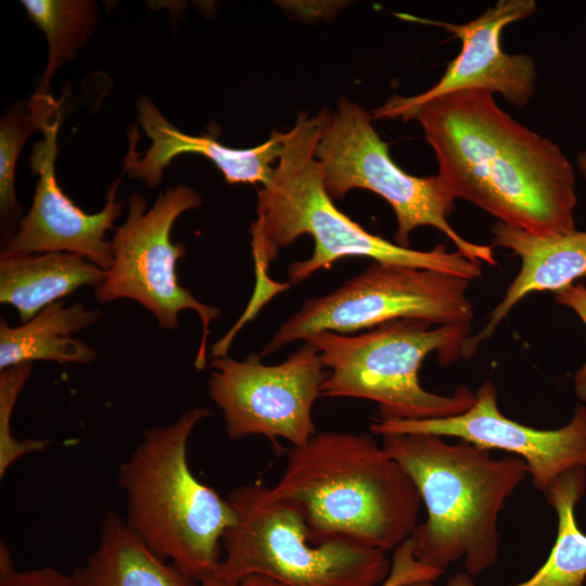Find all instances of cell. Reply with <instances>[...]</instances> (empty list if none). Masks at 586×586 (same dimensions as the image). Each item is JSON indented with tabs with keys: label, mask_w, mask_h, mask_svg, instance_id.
Here are the masks:
<instances>
[{
	"label": "cell",
	"mask_w": 586,
	"mask_h": 586,
	"mask_svg": "<svg viewBox=\"0 0 586 586\" xmlns=\"http://www.w3.org/2000/svg\"><path fill=\"white\" fill-rule=\"evenodd\" d=\"M433 149L455 199L498 221L550 235L576 230L575 166L549 138L519 123L484 90L433 99L408 117Z\"/></svg>",
	"instance_id": "cell-1"
},
{
	"label": "cell",
	"mask_w": 586,
	"mask_h": 586,
	"mask_svg": "<svg viewBox=\"0 0 586 586\" xmlns=\"http://www.w3.org/2000/svg\"><path fill=\"white\" fill-rule=\"evenodd\" d=\"M330 111L308 117L298 115L284 132L278 165L269 182L258 191L257 218L251 226L257 279L265 280L267 268L281 247L298 237L314 239V253L289 266L290 283L300 284L320 269H328L348 257L371 258L391 265L430 269L468 280L482 277V263L445 244L429 251L413 250L370 233L341 212L328 195L315 149Z\"/></svg>",
	"instance_id": "cell-2"
},
{
	"label": "cell",
	"mask_w": 586,
	"mask_h": 586,
	"mask_svg": "<svg viewBox=\"0 0 586 586\" xmlns=\"http://www.w3.org/2000/svg\"><path fill=\"white\" fill-rule=\"evenodd\" d=\"M272 487L302 509L315 544L346 537L387 552L419 524L416 485L370 434L317 432L292 446Z\"/></svg>",
	"instance_id": "cell-3"
},
{
	"label": "cell",
	"mask_w": 586,
	"mask_h": 586,
	"mask_svg": "<svg viewBox=\"0 0 586 586\" xmlns=\"http://www.w3.org/2000/svg\"><path fill=\"white\" fill-rule=\"evenodd\" d=\"M382 447L409 475L426 509L409 540L416 558L444 571L459 559L476 576L499 556V514L528 474L519 457L433 434H388Z\"/></svg>",
	"instance_id": "cell-4"
},
{
	"label": "cell",
	"mask_w": 586,
	"mask_h": 586,
	"mask_svg": "<svg viewBox=\"0 0 586 586\" xmlns=\"http://www.w3.org/2000/svg\"><path fill=\"white\" fill-rule=\"evenodd\" d=\"M211 415L206 407L194 408L168 425L144 430L117 477L130 530L198 582L216 571L222 537L237 520L228 499L200 482L188 461L190 435Z\"/></svg>",
	"instance_id": "cell-5"
},
{
	"label": "cell",
	"mask_w": 586,
	"mask_h": 586,
	"mask_svg": "<svg viewBox=\"0 0 586 586\" xmlns=\"http://www.w3.org/2000/svg\"><path fill=\"white\" fill-rule=\"evenodd\" d=\"M432 323L416 318L382 323L367 332L349 335L321 331L304 342L319 352L330 373L320 396L373 400L382 420H425L467 411L475 393L459 386L450 395L426 391L418 372L424 358L436 352L442 365L463 356L471 324Z\"/></svg>",
	"instance_id": "cell-6"
},
{
	"label": "cell",
	"mask_w": 586,
	"mask_h": 586,
	"mask_svg": "<svg viewBox=\"0 0 586 586\" xmlns=\"http://www.w3.org/2000/svg\"><path fill=\"white\" fill-rule=\"evenodd\" d=\"M227 499L237 520L213 573L221 579L260 575L283 586H380L391 571L386 552L353 539L313 543L302 509L273 487L240 485Z\"/></svg>",
	"instance_id": "cell-7"
},
{
	"label": "cell",
	"mask_w": 586,
	"mask_h": 586,
	"mask_svg": "<svg viewBox=\"0 0 586 586\" xmlns=\"http://www.w3.org/2000/svg\"><path fill=\"white\" fill-rule=\"evenodd\" d=\"M372 114L347 98L329 113L315 149L323 183L332 200L353 189L369 190L384 199L394 211V239L409 247L410 233L429 226L443 232L457 252L472 260L496 266L493 246L471 242L449 221L456 199L435 176L417 177L403 170L391 157L388 145L372 125Z\"/></svg>",
	"instance_id": "cell-8"
},
{
	"label": "cell",
	"mask_w": 586,
	"mask_h": 586,
	"mask_svg": "<svg viewBox=\"0 0 586 586\" xmlns=\"http://www.w3.org/2000/svg\"><path fill=\"white\" fill-rule=\"evenodd\" d=\"M469 284L445 272L373 262L334 291L304 302L259 357L321 331L348 334L405 318L437 326L470 323L474 314Z\"/></svg>",
	"instance_id": "cell-9"
},
{
	"label": "cell",
	"mask_w": 586,
	"mask_h": 586,
	"mask_svg": "<svg viewBox=\"0 0 586 586\" xmlns=\"http://www.w3.org/2000/svg\"><path fill=\"white\" fill-rule=\"evenodd\" d=\"M202 203L200 194L187 186L167 188L150 209L143 195L131 193L127 218L111 241L113 263L103 282L94 288L98 302L136 301L167 330L179 327L181 311H195L202 322V339L194 361L198 370L205 367L209 324L219 319L221 310L200 302L180 285L176 268L187 249L180 242H173L170 233L181 214Z\"/></svg>",
	"instance_id": "cell-10"
},
{
	"label": "cell",
	"mask_w": 586,
	"mask_h": 586,
	"mask_svg": "<svg viewBox=\"0 0 586 586\" xmlns=\"http://www.w3.org/2000/svg\"><path fill=\"white\" fill-rule=\"evenodd\" d=\"M211 367L209 395L224 413L229 438L263 435L300 446L317 433L313 406L328 374L313 344L304 342L273 366L252 353L241 361L213 358Z\"/></svg>",
	"instance_id": "cell-11"
},
{
	"label": "cell",
	"mask_w": 586,
	"mask_h": 586,
	"mask_svg": "<svg viewBox=\"0 0 586 586\" xmlns=\"http://www.w3.org/2000/svg\"><path fill=\"white\" fill-rule=\"evenodd\" d=\"M536 9L534 0H499L462 24L397 14L403 20L445 29L460 40L461 49L431 88L411 97L394 94L372 111V117L407 120L420 105L463 90L498 93L515 107H525L536 91L535 60L528 54L505 52L501 36L507 26L532 16Z\"/></svg>",
	"instance_id": "cell-12"
},
{
	"label": "cell",
	"mask_w": 586,
	"mask_h": 586,
	"mask_svg": "<svg viewBox=\"0 0 586 586\" xmlns=\"http://www.w3.org/2000/svg\"><path fill=\"white\" fill-rule=\"evenodd\" d=\"M372 434H433L455 437L477 447L507 451L527 466L534 486L545 494L564 472L586 469V406H577L570 421L559 429L540 430L506 417L498 407L497 390L491 380L475 392L474 404L464 412L425 420H382Z\"/></svg>",
	"instance_id": "cell-13"
},
{
	"label": "cell",
	"mask_w": 586,
	"mask_h": 586,
	"mask_svg": "<svg viewBox=\"0 0 586 586\" xmlns=\"http://www.w3.org/2000/svg\"><path fill=\"white\" fill-rule=\"evenodd\" d=\"M31 105L43 133V139L34 144L29 157L30 169L38 176V182L29 212L1 252L13 255L74 253L107 270L113 254L105 235L124 207L123 201L115 200L122 176L109 187L105 205L100 212L88 214L77 207L63 193L55 177L61 119L58 106L47 94H37Z\"/></svg>",
	"instance_id": "cell-14"
},
{
	"label": "cell",
	"mask_w": 586,
	"mask_h": 586,
	"mask_svg": "<svg viewBox=\"0 0 586 586\" xmlns=\"http://www.w3.org/2000/svg\"><path fill=\"white\" fill-rule=\"evenodd\" d=\"M137 109L138 119L151 139V145L140 158L136 151L139 131L132 127L124 171L131 178L144 180L146 187H157L169 163L187 153L200 154L212 161L229 183L259 182L265 186L271 179L275 170L271 164L279 160L284 132L273 131L267 141L254 148L234 149L211 135L191 136L180 131L145 95L138 99Z\"/></svg>",
	"instance_id": "cell-15"
},
{
	"label": "cell",
	"mask_w": 586,
	"mask_h": 586,
	"mask_svg": "<svg viewBox=\"0 0 586 586\" xmlns=\"http://www.w3.org/2000/svg\"><path fill=\"white\" fill-rule=\"evenodd\" d=\"M493 247L512 252L521 260L517 277L493 308L487 323L466 343L463 357L472 356L510 310L526 295L558 292L586 276V230L539 235L497 221L491 228Z\"/></svg>",
	"instance_id": "cell-16"
},
{
	"label": "cell",
	"mask_w": 586,
	"mask_h": 586,
	"mask_svg": "<svg viewBox=\"0 0 586 586\" xmlns=\"http://www.w3.org/2000/svg\"><path fill=\"white\" fill-rule=\"evenodd\" d=\"M105 276L106 270L74 253L13 255L1 252L0 303L13 306L22 322H26L77 289L98 286Z\"/></svg>",
	"instance_id": "cell-17"
},
{
	"label": "cell",
	"mask_w": 586,
	"mask_h": 586,
	"mask_svg": "<svg viewBox=\"0 0 586 586\" xmlns=\"http://www.w3.org/2000/svg\"><path fill=\"white\" fill-rule=\"evenodd\" d=\"M73 574L79 586H200L153 552L115 510L105 513L95 548Z\"/></svg>",
	"instance_id": "cell-18"
},
{
	"label": "cell",
	"mask_w": 586,
	"mask_h": 586,
	"mask_svg": "<svg viewBox=\"0 0 586 586\" xmlns=\"http://www.w3.org/2000/svg\"><path fill=\"white\" fill-rule=\"evenodd\" d=\"M102 318L98 308H87L76 302L66 306L58 301L21 326L10 327L0 320V369L35 362L59 364L91 362L97 353L81 340L72 336L94 324Z\"/></svg>",
	"instance_id": "cell-19"
},
{
	"label": "cell",
	"mask_w": 586,
	"mask_h": 586,
	"mask_svg": "<svg viewBox=\"0 0 586 586\" xmlns=\"http://www.w3.org/2000/svg\"><path fill=\"white\" fill-rule=\"evenodd\" d=\"M585 488L586 469L574 468L556 479L544 494L558 517L556 542L544 564L512 586H586V534L575 517Z\"/></svg>",
	"instance_id": "cell-20"
},
{
	"label": "cell",
	"mask_w": 586,
	"mask_h": 586,
	"mask_svg": "<svg viewBox=\"0 0 586 586\" xmlns=\"http://www.w3.org/2000/svg\"><path fill=\"white\" fill-rule=\"evenodd\" d=\"M29 20L43 31L49 51L42 86L47 89L55 71L86 46L98 23L95 2L88 0H23Z\"/></svg>",
	"instance_id": "cell-21"
},
{
	"label": "cell",
	"mask_w": 586,
	"mask_h": 586,
	"mask_svg": "<svg viewBox=\"0 0 586 586\" xmlns=\"http://www.w3.org/2000/svg\"><path fill=\"white\" fill-rule=\"evenodd\" d=\"M34 130H39V126L33 107L29 115L23 111H14L1 118L0 221L4 244L14 235L22 220V209L15 195V168L20 151Z\"/></svg>",
	"instance_id": "cell-22"
},
{
	"label": "cell",
	"mask_w": 586,
	"mask_h": 586,
	"mask_svg": "<svg viewBox=\"0 0 586 586\" xmlns=\"http://www.w3.org/2000/svg\"><path fill=\"white\" fill-rule=\"evenodd\" d=\"M33 362L21 364L0 371V477L10 467L27 454L46 450V440H17L11 430V419L15 403L27 382Z\"/></svg>",
	"instance_id": "cell-23"
},
{
	"label": "cell",
	"mask_w": 586,
	"mask_h": 586,
	"mask_svg": "<svg viewBox=\"0 0 586 586\" xmlns=\"http://www.w3.org/2000/svg\"><path fill=\"white\" fill-rule=\"evenodd\" d=\"M0 586H79L74 574L52 566L18 570L5 545L0 543Z\"/></svg>",
	"instance_id": "cell-24"
},
{
	"label": "cell",
	"mask_w": 586,
	"mask_h": 586,
	"mask_svg": "<svg viewBox=\"0 0 586 586\" xmlns=\"http://www.w3.org/2000/svg\"><path fill=\"white\" fill-rule=\"evenodd\" d=\"M391 571L380 586H398L402 583L426 578L435 581L444 571L420 562L409 539L398 546L391 559Z\"/></svg>",
	"instance_id": "cell-25"
},
{
	"label": "cell",
	"mask_w": 586,
	"mask_h": 586,
	"mask_svg": "<svg viewBox=\"0 0 586 586\" xmlns=\"http://www.w3.org/2000/svg\"><path fill=\"white\" fill-rule=\"evenodd\" d=\"M555 301L573 310L586 326V285L572 283L553 293ZM573 387L576 396L586 406V360L573 378Z\"/></svg>",
	"instance_id": "cell-26"
},
{
	"label": "cell",
	"mask_w": 586,
	"mask_h": 586,
	"mask_svg": "<svg viewBox=\"0 0 586 586\" xmlns=\"http://www.w3.org/2000/svg\"><path fill=\"white\" fill-rule=\"evenodd\" d=\"M200 586H283L260 575H249L239 581H225L212 574L200 582Z\"/></svg>",
	"instance_id": "cell-27"
},
{
	"label": "cell",
	"mask_w": 586,
	"mask_h": 586,
	"mask_svg": "<svg viewBox=\"0 0 586 586\" xmlns=\"http://www.w3.org/2000/svg\"><path fill=\"white\" fill-rule=\"evenodd\" d=\"M446 586H476L473 576L467 572H458L454 574L448 581Z\"/></svg>",
	"instance_id": "cell-28"
},
{
	"label": "cell",
	"mask_w": 586,
	"mask_h": 586,
	"mask_svg": "<svg viewBox=\"0 0 586 586\" xmlns=\"http://www.w3.org/2000/svg\"><path fill=\"white\" fill-rule=\"evenodd\" d=\"M575 168L586 183V149L576 154Z\"/></svg>",
	"instance_id": "cell-29"
},
{
	"label": "cell",
	"mask_w": 586,
	"mask_h": 586,
	"mask_svg": "<svg viewBox=\"0 0 586 586\" xmlns=\"http://www.w3.org/2000/svg\"><path fill=\"white\" fill-rule=\"evenodd\" d=\"M398 586H435V585H434V581L432 579L420 578V579H413V581L402 583Z\"/></svg>",
	"instance_id": "cell-30"
}]
</instances>
